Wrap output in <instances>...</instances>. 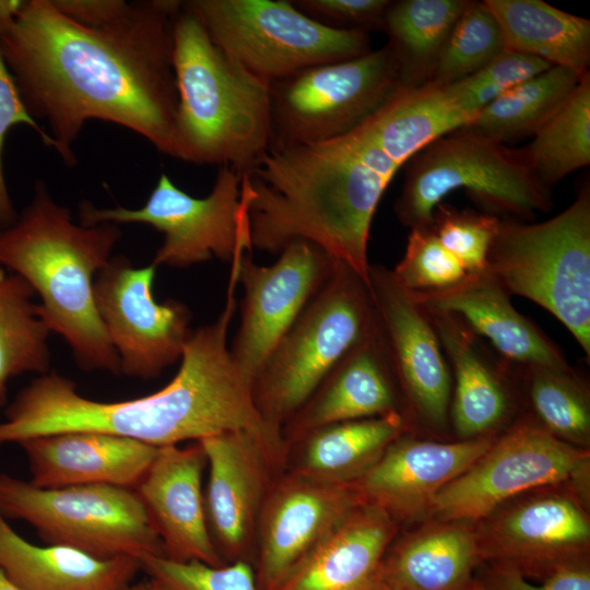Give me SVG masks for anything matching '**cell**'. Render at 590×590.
Returning a JSON list of instances; mask_svg holds the SVG:
<instances>
[{"mask_svg": "<svg viewBox=\"0 0 590 590\" xmlns=\"http://www.w3.org/2000/svg\"><path fill=\"white\" fill-rule=\"evenodd\" d=\"M177 0L129 3L102 27L81 25L51 0H30L0 30V49L30 114L47 122L55 150L76 163L72 144L88 120L113 122L178 158L174 24Z\"/></svg>", "mask_w": 590, "mask_h": 590, "instance_id": "6da1fadb", "label": "cell"}, {"mask_svg": "<svg viewBox=\"0 0 590 590\" xmlns=\"http://www.w3.org/2000/svg\"><path fill=\"white\" fill-rule=\"evenodd\" d=\"M236 306L235 293L227 292L220 317L192 332L175 377L149 396L97 401L81 396L74 381L57 373L39 375L5 408L0 447L63 432L113 434L154 447L245 432L255 436L271 457L282 458V432L259 413L251 382L227 346Z\"/></svg>", "mask_w": 590, "mask_h": 590, "instance_id": "7a4b0ae2", "label": "cell"}, {"mask_svg": "<svg viewBox=\"0 0 590 590\" xmlns=\"http://www.w3.org/2000/svg\"><path fill=\"white\" fill-rule=\"evenodd\" d=\"M400 168L367 119L328 141L268 149L241 178L251 248L280 253L307 240L370 285L371 222Z\"/></svg>", "mask_w": 590, "mask_h": 590, "instance_id": "3957f363", "label": "cell"}, {"mask_svg": "<svg viewBox=\"0 0 590 590\" xmlns=\"http://www.w3.org/2000/svg\"><path fill=\"white\" fill-rule=\"evenodd\" d=\"M115 224H75L37 181L14 224L0 228V267L22 276L42 299L43 317L86 371L120 375L119 357L98 315L94 276L120 238Z\"/></svg>", "mask_w": 590, "mask_h": 590, "instance_id": "277c9868", "label": "cell"}, {"mask_svg": "<svg viewBox=\"0 0 590 590\" xmlns=\"http://www.w3.org/2000/svg\"><path fill=\"white\" fill-rule=\"evenodd\" d=\"M178 160L247 173L271 141L269 85L227 57L182 2L174 24Z\"/></svg>", "mask_w": 590, "mask_h": 590, "instance_id": "5b68a950", "label": "cell"}, {"mask_svg": "<svg viewBox=\"0 0 590 590\" xmlns=\"http://www.w3.org/2000/svg\"><path fill=\"white\" fill-rule=\"evenodd\" d=\"M406 164L394 213L410 229L429 225L434 209L459 189L482 212L499 219L531 222L553 208L552 190L527 165L519 149L468 126L436 139Z\"/></svg>", "mask_w": 590, "mask_h": 590, "instance_id": "8992f818", "label": "cell"}, {"mask_svg": "<svg viewBox=\"0 0 590 590\" xmlns=\"http://www.w3.org/2000/svg\"><path fill=\"white\" fill-rule=\"evenodd\" d=\"M375 324L370 285L349 266L334 260L323 285L252 380V398L263 420L282 430Z\"/></svg>", "mask_w": 590, "mask_h": 590, "instance_id": "52a82bcc", "label": "cell"}, {"mask_svg": "<svg viewBox=\"0 0 590 590\" xmlns=\"http://www.w3.org/2000/svg\"><path fill=\"white\" fill-rule=\"evenodd\" d=\"M485 271L551 312L590 357V188L540 223L500 219Z\"/></svg>", "mask_w": 590, "mask_h": 590, "instance_id": "ba28073f", "label": "cell"}, {"mask_svg": "<svg viewBox=\"0 0 590 590\" xmlns=\"http://www.w3.org/2000/svg\"><path fill=\"white\" fill-rule=\"evenodd\" d=\"M214 44L268 85L303 69L371 50L369 32L327 26L285 0H192Z\"/></svg>", "mask_w": 590, "mask_h": 590, "instance_id": "9c48e42d", "label": "cell"}, {"mask_svg": "<svg viewBox=\"0 0 590 590\" xmlns=\"http://www.w3.org/2000/svg\"><path fill=\"white\" fill-rule=\"evenodd\" d=\"M0 514L31 524L47 544L107 559L164 556L134 489L110 485L40 488L0 473Z\"/></svg>", "mask_w": 590, "mask_h": 590, "instance_id": "30bf717a", "label": "cell"}, {"mask_svg": "<svg viewBox=\"0 0 590 590\" xmlns=\"http://www.w3.org/2000/svg\"><path fill=\"white\" fill-rule=\"evenodd\" d=\"M401 86L386 44L355 58L316 64L269 85V149L338 138L377 111Z\"/></svg>", "mask_w": 590, "mask_h": 590, "instance_id": "8fae6325", "label": "cell"}, {"mask_svg": "<svg viewBox=\"0 0 590 590\" xmlns=\"http://www.w3.org/2000/svg\"><path fill=\"white\" fill-rule=\"evenodd\" d=\"M240 175L219 167L211 192L197 198L180 189L165 173L139 209L80 206V224H145L164 235L152 264L187 268L217 258L231 262L251 250L245 206L240 199Z\"/></svg>", "mask_w": 590, "mask_h": 590, "instance_id": "7c38bea8", "label": "cell"}, {"mask_svg": "<svg viewBox=\"0 0 590 590\" xmlns=\"http://www.w3.org/2000/svg\"><path fill=\"white\" fill-rule=\"evenodd\" d=\"M588 448L563 441L521 415L436 495L428 516L475 523L505 502L546 486L589 492Z\"/></svg>", "mask_w": 590, "mask_h": 590, "instance_id": "4fadbf2b", "label": "cell"}, {"mask_svg": "<svg viewBox=\"0 0 590 590\" xmlns=\"http://www.w3.org/2000/svg\"><path fill=\"white\" fill-rule=\"evenodd\" d=\"M588 492L555 485L518 495L474 523L481 563L530 580L589 562Z\"/></svg>", "mask_w": 590, "mask_h": 590, "instance_id": "5bb4252c", "label": "cell"}, {"mask_svg": "<svg viewBox=\"0 0 590 590\" xmlns=\"http://www.w3.org/2000/svg\"><path fill=\"white\" fill-rule=\"evenodd\" d=\"M156 268H134L115 256L96 274L94 299L98 315L119 357L120 374L152 379L181 358L193 331L191 312L181 302H156Z\"/></svg>", "mask_w": 590, "mask_h": 590, "instance_id": "9a60e30c", "label": "cell"}, {"mask_svg": "<svg viewBox=\"0 0 590 590\" xmlns=\"http://www.w3.org/2000/svg\"><path fill=\"white\" fill-rule=\"evenodd\" d=\"M376 317L409 426L442 433L449 426L450 367L426 311L381 264H369Z\"/></svg>", "mask_w": 590, "mask_h": 590, "instance_id": "2e32d148", "label": "cell"}, {"mask_svg": "<svg viewBox=\"0 0 590 590\" xmlns=\"http://www.w3.org/2000/svg\"><path fill=\"white\" fill-rule=\"evenodd\" d=\"M250 251L238 253L232 261L245 295L229 350L252 384L273 349L326 282L334 260L303 239L286 245L268 267L255 263Z\"/></svg>", "mask_w": 590, "mask_h": 590, "instance_id": "e0dca14e", "label": "cell"}, {"mask_svg": "<svg viewBox=\"0 0 590 590\" xmlns=\"http://www.w3.org/2000/svg\"><path fill=\"white\" fill-rule=\"evenodd\" d=\"M364 503L352 484H327L279 473L266 498L256 538L260 590H279L292 573Z\"/></svg>", "mask_w": 590, "mask_h": 590, "instance_id": "ac0fdd59", "label": "cell"}, {"mask_svg": "<svg viewBox=\"0 0 590 590\" xmlns=\"http://www.w3.org/2000/svg\"><path fill=\"white\" fill-rule=\"evenodd\" d=\"M209 469L204 502L208 526L225 564L253 565L260 515L274 477L282 471L266 447L245 432L204 437Z\"/></svg>", "mask_w": 590, "mask_h": 590, "instance_id": "d6986e66", "label": "cell"}, {"mask_svg": "<svg viewBox=\"0 0 590 590\" xmlns=\"http://www.w3.org/2000/svg\"><path fill=\"white\" fill-rule=\"evenodd\" d=\"M409 432L353 483L364 503L379 507L397 522L428 515L439 491L471 467L496 438L442 442L418 439Z\"/></svg>", "mask_w": 590, "mask_h": 590, "instance_id": "ffe728a7", "label": "cell"}, {"mask_svg": "<svg viewBox=\"0 0 590 590\" xmlns=\"http://www.w3.org/2000/svg\"><path fill=\"white\" fill-rule=\"evenodd\" d=\"M206 459L201 445L158 447L134 488L162 542L164 556L177 562L225 563L210 534L202 474Z\"/></svg>", "mask_w": 590, "mask_h": 590, "instance_id": "44dd1931", "label": "cell"}, {"mask_svg": "<svg viewBox=\"0 0 590 590\" xmlns=\"http://www.w3.org/2000/svg\"><path fill=\"white\" fill-rule=\"evenodd\" d=\"M424 310L450 367L449 423L455 433L464 440L494 436L510 426L519 400L506 359L456 315Z\"/></svg>", "mask_w": 590, "mask_h": 590, "instance_id": "7402d4cb", "label": "cell"}, {"mask_svg": "<svg viewBox=\"0 0 590 590\" xmlns=\"http://www.w3.org/2000/svg\"><path fill=\"white\" fill-rule=\"evenodd\" d=\"M40 488L110 485L134 489L158 447L98 432H63L17 444Z\"/></svg>", "mask_w": 590, "mask_h": 590, "instance_id": "603a6c76", "label": "cell"}, {"mask_svg": "<svg viewBox=\"0 0 590 590\" xmlns=\"http://www.w3.org/2000/svg\"><path fill=\"white\" fill-rule=\"evenodd\" d=\"M392 412L401 413L400 397L376 317L370 332L330 370L282 433L288 448L321 426Z\"/></svg>", "mask_w": 590, "mask_h": 590, "instance_id": "cb8c5ba5", "label": "cell"}, {"mask_svg": "<svg viewBox=\"0 0 590 590\" xmlns=\"http://www.w3.org/2000/svg\"><path fill=\"white\" fill-rule=\"evenodd\" d=\"M410 293L424 309L459 317L509 362L570 367L559 346L515 309L510 294L485 270L467 273L447 288Z\"/></svg>", "mask_w": 590, "mask_h": 590, "instance_id": "d4e9b609", "label": "cell"}, {"mask_svg": "<svg viewBox=\"0 0 590 590\" xmlns=\"http://www.w3.org/2000/svg\"><path fill=\"white\" fill-rule=\"evenodd\" d=\"M397 531L386 511L362 503L279 590H384L382 562Z\"/></svg>", "mask_w": 590, "mask_h": 590, "instance_id": "484cf974", "label": "cell"}, {"mask_svg": "<svg viewBox=\"0 0 590 590\" xmlns=\"http://www.w3.org/2000/svg\"><path fill=\"white\" fill-rule=\"evenodd\" d=\"M481 564L474 523L435 519L392 542L384 590H470Z\"/></svg>", "mask_w": 590, "mask_h": 590, "instance_id": "4316f807", "label": "cell"}, {"mask_svg": "<svg viewBox=\"0 0 590 590\" xmlns=\"http://www.w3.org/2000/svg\"><path fill=\"white\" fill-rule=\"evenodd\" d=\"M140 568L131 556L102 559L67 546L35 545L0 514V570L23 590H119Z\"/></svg>", "mask_w": 590, "mask_h": 590, "instance_id": "83f0119b", "label": "cell"}, {"mask_svg": "<svg viewBox=\"0 0 590 590\" xmlns=\"http://www.w3.org/2000/svg\"><path fill=\"white\" fill-rule=\"evenodd\" d=\"M409 430L400 412L321 426L288 446L296 445L297 453L287 470L321 483L352 484Z\"/></svg>", "mask_w": 590, "mask_h": 590, "instance_id": "f1b7e54d", "label": "cell"}, {"mask_svg": "<svg viewBox=\"0 0 590 590\" xmlns=\"http://www.w3.org/2000/svg\"><path fill=\"white\" fill-rule=\"evenodd\" d=\"M496 19L506 49L551 66L589 72L590 21L541 0H484Z\"/></svg>", "mask_w": 590, "mask_h": 590, "instance_id": "f546056e", "label": "cell"}, {"mask_svg": "<svg viewBox=\"0 0 590 590\" xmlns=\"http://www.w3.org/2000/svg\"><path fill=\"white\" fill-rule=\"evenodd\" d=\"M475 115L460 106L448 85L432 81L400 86L367 120L388 155L400 166L436 139L469 126Z\"/></svg>", "mask_w": 590, "mask_h": 590, "instance_id": "4dcf8cb0", "label": "cell"}, {"mask_svg": "<svg viewBox=\"0 0 590 590\" xmlns=\"http://www.w3.org/2000/svg\"><path fill=\"white\" fill-rule=\"evenodd\" d=\"M470 0L390 1L381 30L399 66L402 86L430 81L445 44Z\"/></svg>", "mask_w": 590, "mask_h": 590, "instance_id": "1f68e13d", "label": "cell"}, {"mask_svg": "<svg viewBox=\"0 0 590 590\" xmlns=\"http://www.w3.org/2000/svg\"><path fill=\"white\" fill-rule=\"evenodd\" d=\"M506 362L518 400L530 410L523 415L556 438L588 448L590 398L578 371L571 366Z\"/></svg>", "mask_w": 590, "mask_h": 590, "instance_id": "d6a6232c", "label": "cell"}, {"mask_svg": "<svg viewBox=\"0 0 590 590\" xmlns=\"http://www.w3.org/2000/svg\"><path fill=\"white\" fill-rule=\"evenodd\" d=\"M33 287L19 274L0 267V410L5 405L8 382L25 373H49L47 344L50 329Z\"/></svg>", "mask_w": 590, "mask_h": 590, "instance_id": "836d02e7", "label": "cell"}, {"mask_svg": "<svg viewBox=\"0 0 590 590\" xmlns=\"http://www.w3.org/2000/svg\"><path fill=\"white\" fill-rule=\"evenodd\" d=\"M581 76L553 66L486 105L468 127L504 144L533 137L566 101Z\"/></svg>", "mask_w": 590, "mask_h": 590, "instance_id": "e575fe53", "label": "cell"}, {"mask_svg": "<svg viewBox=\"0 0 590 590\" xmlns=\"http://www.w3.org/2000/svg\"><path fill=\"white\" fill-rule=\"evenodd\" d=\"M519 151L551 190L566 176L590 164V72L580 78L533 140Z\"/></svg>", "mask_w": 590, "mask_h": 590, "instance_id": "d590c367", "label": "cell"}, {"mask_svg": "<svg viewBox=\"0 0 590 590\" xmlns=\"http://www.w3.org/2000/svg\"><path fill=\"white\" fill-rule=\"evenodd\" d=\"M506 49L502 30L483 1H469L440 54L432 82H458Z\"/></svg>", "mask_w": 590, "mask_h": 590, "instance_id": "8d00e7d4", "label": "cell"}, {"mask_svg": "<svg viewBox=\"0 0 590 590\" xmlns=\"http://www.w3.org/2000/svg\"><path fill=\"white\" fill-rule=\"evenodd\" d=\"M392 274L410 292L447 288L467 274L461 262L445 248L432 225L410 229L405 252Z\"/></svg>", "mask_w": 590, "mask_h": 590, "instance_id": "74e56055", "label": "cell"}, {"mask_svg": "<svg viewBox=\"0 0 590 590\" xmlns=\"http://www.w3.org/2000/svg\"><path fill=\"white\" fill-rule=\"evenodd\" d=\"M500 219L470 209L439 203L432 214V228L437 238L463 266L467 273L485 270L491 245Z\"/></svg>", "mask_w": 590, "mask_h": 590, "instance_id": "f35d334b", "label": "cell"}, {"mask_svg": "<svg viewBox=\"0 0 590 590\" xmlns=\"http://www.w3.org/2000/svg\"><path fill=\"white\" fill-rule=\"evenodd\" d=\"M139 562L150 578L168 590H260L253 565L245 560L211 566L198 560L177 562L145 555Z\"/></svg>", "mask_w": 590, "mask_h": 590, "instance_id": "ab89813d", "label": "cell"}, {"mask_svg": "<svg viewBox=\"0 0 590 590\" xmlns=\"http://www.w3.org/2000/svg\"><path fill=\"white\" fill-rule=\"evenodd\" d=\"M551 67L539 58L505 49L475 73L447 85L460 106L476 116L507 91Z\"/></svg>", "mask_w": 590, "mask_h": 590, "instance_id": "60d3db41", "label": "cell"}, {"mask_svg": "<svg viewBox=\"0 0 590 590\" xmlns=\"http://www.w3.org/2000/svg\"><path fill=\"white\" fill-rule=\"evenodd\" d=\"M19 123L31 127L47 146L55 149L50 134L38 125L24 104L0 49V228L11 226L19 216L7 188L2 165L7 133L11 127Z\"/></svg>", "mask_w": 590, "mask_h": 590, "instance_id": "b9f144b4", "label": "cell"}, {"mask_svg": "<svg viewBox=\"0 0 590 590\" xmlns=\"http://www.w3.org/2000/svg\"><path fill=\"white\" fill-rule=\"evenodd\" d=\"M540 582L532 583L512 568L481 563L470 590H590L589 562L563 568Z\"/></svg>", "mask_w": 590, "mask_h": 590, "instance_id": "7bdbcfd3", "label": "cell"}, {"mask_svg": "<svg viewBox=\"0 0 590 590\" xmlns=\"http://www.w3.org/2000/svg\"><path fill=\"white\" fill-rule=\"evenodd\" d=\"M309 17L335 28L381 30L389 0H296Z\"/></svg>", "mask_w": 590, "mask_h": 590, "instance_id": "ee69618b", "label": "cell"}, {"mask_svg": "<svg viewBox=\"0 0 590 590\" xmlns=\"http://www.w3.org/2000/svg\"><path fill=\"white\" fill-rule=\"evenodd\" d=\"M70 20L88 27H102L119 19L129 8L123 0H51Z\"/></svg>", "mask_w": 590, "mask_h": 590, "instance_id": "f6af8a7d", "label": "cell"}, {"mask_svg": "<svg viewBox=\"0 0 590 590\" xmlns=\"http://www.w3.org/2000/svg\"><path fill=\"white\" fill-rule=\"evenodd\" d=\"M25 1L0 0V30L10 26L22 11Z\"/></svg>", "mask_w": 590, "mask_h": 590, "instance_id": "bcb514c9", "label": "cell"}, {"mask_svg": "<svg viewBox=\"0 0 590 590\" xmlns=\"http://www.w3.org/2000/svg\"><path fill=\"white\" fill-rule=\"evenodd\" d=\"M119 590H168L164 585H162L160 581L150 578L146 581H141L137 583H129L125 587H122Z\"/></svg>", "mask_w": 590, "mask_h": 590, "instance_id": "7dc6e473", "label": "cell"}, {"mask_svg": "<svg viewBox=\"0 0 590 590\" xmlns=\"http://www.w3.org/2000/svg\"><path fill=\"white\" fill-rule=\"evenodd\" d=\"M0 590H23L11 580H9L4 574L0 570Z\"/></svg>", "mask_w": 590, "mask_h": 590, "instance_id": "c3c4849f", "label": "cell"}]
</instances>
